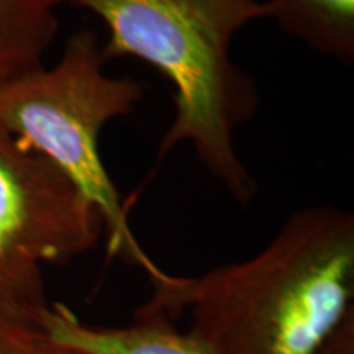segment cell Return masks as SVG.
Returning <instances> with one entry per match:
<instances>
[{
	"mask_svg": "<svg viewBox=\"0 0 354 354\" xmlns=\"http://www.w3.org/2000/svg\"><path fill=\"white\" fill-rule=\"evenodd\" d=\"M21 354H87L81 349L68 346V344L57 343L55 339L48 338L38 326L30 331L28 338H26L24 351Z\"/></svg>",
	"mask_w": 354,
	"mask_h": 354,
	"instance_id": "cell-10",
	"label": "cell"
},
{
	"mask_svg": "<svg viewBox=\"0 0 354 354\" xmlns=\"http://www.w3.org/2000/svg\"><path fill=\"white\" fill-rule=\"evenodd\" d=\"M69 0H0V87L44 64Z\"/></svg>",
	"mask_w": 354,
	"mask_h": 354,
	"instance_id": "cell-6",
	"label": "cell"
},
{
	"mask_svg": "<svg viewBox=\"0 0 354 354\" xmlns=\"http://www.w3.org/2000/svg\"><path fill=\"white\" fill-rule=\"evenodd\" d=\"M102 41L82 28L66 41L59 59L0 87V128L64 171L105 220L109 256L140 266L153 286L169 282L141 250L128 223V202L105 169L100 135L145 99V86L107 73Z\"/></svg>",
	"mask_w": 354,
	"mask_h": 354,
	"instance_id": "cell-3",
	"label": "cell"
},
{
	"mask_svg": "<svg viewBox=\"0 0 354 354\" xmlns=\"http://www.w3.org/2000/svg\"><path fill=\"white\" fill-rule=\"evenodd\" d=\"M35 322L48 338L87 354H214L192 333L177 331L166 312L145 305L128 326L86 325L59 302L43 307Z\"/></svg>",
	"mask_w": 354,
	"mask_h": 354,
	"instance_id": "cell-5",
	"label": "cell"
},
{
	"mask_svg": "<svg viewBox=\"0 0 354 354\" xmlns=\"http://www.w3.org/2000/svg\"><path fill=\"white\" fill-rule=\"evenodd\" d=\"M315 354H354V308L328 331Z\"/></svg>",
	"mask_w": 354,
	"mask_h": 354,
	"instance_id": "cell-9",
	"label": "cell"
},
{
	"mask_svg": "<svg viewBox=\"0 0 354 354\" xmlns=\"http://www.w3.org/2000/svg\"><path fill=\"white\" fill-rule=\"evenodd\" d=\"M37 313L0 295V354H21Z\"/></svg>",
	"mask_w": 354,
	"mask_h": 354,
	"instance_id": "cell-8",
	"label": "cell"
},
{
	"mask_svg": "<svg viewBox=\"0 0 354 354\" xmlns=\"http://www.w3.org/2000/svg\"><path fill=\"white\" fill-rule=\"evenodd\" d=\"M107 28V61H145L174 87V118L159 159L189 145L214 179L240 205L259 187L238 154L236 131L256 117L259 88L234 61L233 41L245 26L269 19L268 0H69Z\"/></svg>",
	"mask_w": 354,
	"mask_h": 354,
	"instance_id": "cell-2",
	"label": "cell"
},
{
	"mask_svg": "<svg viewBox=\"0 0 354 354\" xmlns=\"http://www.w3.org/2000/svg\"><path fill=\"white\" fill-rule=\"evenodd\" d=\"M105 236L100 210L37 149L0 128V295L46 307L44 264H64Z\"/></svg>",
	"mask_w": 354,
	"mask_h": 354,
	"instance_id": "cell-4",
	"label": "cell"
},
{
	"mask_svg": "<svg viewBox=\"0 0 354 354\" xmlns=\"http://www.w3.org/2000/svg\"><path fill=\"white\" fill-rule=\"evenodd\" d=\"M287 37L342 64L354 63V0H268Z\"/></svg>",
	"mask_w": 354,
	"mask_h": 354,
	"instance_id": "cell-7",
	"label": "cell"
},
{
	"mask_svg": "<svg viewBox=\"0 0 354 354\" xmlns=\"http://www.w3.org/2000/svg\"><path fill=\"white\" fill-rule=\"evenodd\" d=\"M353 299L354 215L323 203L295 210L251 258L154 286L145 307L189 312L214 354H315Z\"/></svg>",
	"mask_w": 354,
	"mask_h": 354,
	"instance_id": "cell-1",
	"label": "cell"
}]
</instances>
